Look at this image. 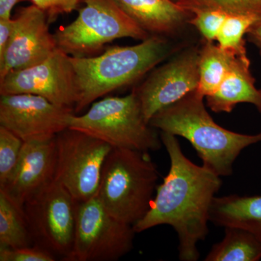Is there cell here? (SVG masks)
Here are the masks:
<instances>
[{
	"mask_svg": "<svg viewBox=\"0 0 261 261\" xmlns=\"http://www.w3.org/2000/svg\"><path fill=\"white\" fill-rule=\"evenodd\" d=\"M224 229V238L212 246L204 260H261V242L253 233L237 226H226Z\"/></svg>",
	"mask_w": 261,
	"mask_h": 261,
	"instance_id": "cell-18",
	"label": "cell"
},
{
	"mask_svg": "<svg viewBox=\"0 0 261 261\" xmlns=\"http://www.w3.org/2000/svg\"><path fill=\"white\" fill-rule=\"evenodd\" d=\"M15 94L41 96L54 104L74 109L80 89L70 56L58 49L39 64L10 71L0 80V95Z\"/></svg>",
	"mask_w": 261,
	"mask_h": 261,
	"instance_id": "cell-10",
	"label": "cell"
},
{
	"mask_svg": "<svg viewBox=\"0 0 261 261\" xmlns=\"http://www.w3.org/2000/svg\"><path fill=\"white\" fill-rule=\"evenodd\" d=\"M15 27V19L0 18V58L9 46Z\"/></svg>",
	"mask_w": 261,
	"mask_h": 261,
	"instance_id": "cell-27",
	"label": "cell"
},
{
	"mask_svg": "<svg viewBox=\"0 0 261 261\" xmlns=\"http://www.w3.org/2000/svg\"><path fill=\"white\" fill-rule=\"evenodd\" d=\"M32 5L42 10L49 23L54 22L59 15L70 13L78 9L82 0H31Z\"/></svg>",
	"mask_w": 261,
	"mask_h": 261,
	"instance_id": "cell-26",
	"label": "cell"
},
{
	"mask_svg": "<svg viewBox=\"0 0 261 261\" xmlns=\"http://www.w3.org/2000/svg\"><path fill=\"white\" fill-rule=\"evenodd\" d=\"M54 180L77 202L97 195L105 161L113 149L109 144L81 130L68 128L56 137Z\"/></svg>",
	"mask_w": 261,
	"mask_h": 261,
	"instance_id": "cell-8",
	"label": "cell"
},
{
	"mask_svg": "<svg viewBox=\"0 0 261 261\" xmlns=\"http://www.w3.org/2000/svg\"><path fill=\"white\" fill-rule=\"evenodd\" d=\"M74 21L54 34L58 49L75 58L95 56L116 39L144 41L151 34L142 28L116 0H83Z\"/></svg>",
	"mask_w": 261,
	"mask_h": 261,
	"instance_id": "cell-6",
	"label": "cell"
},
{
	"mask_svg": "<svg viewBox=\"0 0 261 261\" xmlns=\"http://www.w3.org/2000/svg\"><path fill=\"white\" fill-rule=\"evenodd\" d=\"M173 1L176 2H176L178 1V0H173Z\"/></svg>",
	"mask_w": 261,
	"mask_h": 261,
	"instance_id": "cell-30",
	"label": "cell"
},
{
	"mask_svg": "<svg viewBox=\"0 0 261 261\" xmlns=\"http://www.w3.org/2000/svg\"><path fill=\"white\" fill-rule=\"evenodd\" d=\"M23 145L18 136L0 126V187L8 181L16 167Z\"/></svg>",
	"mask_w": 261,
	"mask_h": 261,
	"instance_id": "cell-23",
	"label": "cell"
},
{
	"mask_svg": "<svg viewBox=\"0 0 261 261\" xmlns=\"http://www.w3.org/2000/svg\"><path fill=\"white\" fill-rule=\"evenodd\" d=\"M159 178L149 152L113 148L105 161L97 195L115 219L134 226L150 208Z\"/></svg>",
	"mask_w": 261,
	"mask_h": 261,
	"instance_id": "cell-4",
	"label": "cell"
},
{
	"mask_svg": "<svg viewBox=\"0 0 261 261\" xmlns=\"http://www.w3.org/2000/svg\"><path fill=\"white\" fill-rule=\"evenodd\" d=\"M193 17L189 24L194 25L206 42H214L222 27L228 14L221 10H197L192 12Z\"/></svg>",
	"mask_w": 261,
	"mask_h": 261,
	"instance_id": "cell-24",
	"label": "cell"
},
{
	"mask_svg": "<svg viewBox=\"0 0 261 261\" xmlns=\"http://www.w3.org/2000/svg\"><path fill=\"white\" fill-rule=\"evenodd\" d=\"M32 241L23 209L0 190V247L29 246Z\"/></svg>",
	"mask_w": 261,
	"mask_h": 261,
	"instance_id": "cell-20",
	"label": "cell"
},
{
	"mask_svg": "<svg viewBox=\"0 0 261 261\" xmlns=\"http://www.w3.org/2000/svg\"><path fill=\"white\" fill-rule=\"evenodd\" d=\"M246 36L249 42L256 46L261 56V23L254 24Z\"/></svg>",
	"mask_w": 261,
	"mask_h": 261,
	"instance_id": "cell-28",
	"label": "cell"
},
{
	"mask_svg": "<svg viewBox=\"0 0 261 261\" xmlns=\"http://www.w3.org/2000/svg\"><path fill=\"white\" fill-rule=\"evenodd\" d=\"M56 137L42 142H24L16 167L8 181L0 187L21 208L29 199L54 180Z\"/></svg>",
	"mask_w": 261,
	"mask_h": 261,
	"instance_id": "cell-14",
	"label": "cell"
},
{
	"mask_svg": "<svg viewBox=\"0 0 261 261\" xmlns=\"http://www.w3.org/2000/svg\"><path fill=\"white\" fill-rule=\"evenodd\" d=\"M214 42H206L200 49L197 92L205 98L214 93L232 68L237 57Z\"/></svg>",
	"mask_w": 261,
	"mask_h": 261,
	"instance_id": "cell-19",
	"label": "cell"
},
{
	"mask_svg": "<svg viewBox=\"0 0 261 261\" xmlns=\"http://www.w3.org/2000/svg\"><path fill=\"white\" fill-rule=\"evenodd\" d=\"M136 231L108 212L97 195L76 205L73 247L67 261H115L134 247Z\"/></svg>",
	"mask_w": 261,
	"mask_h": 261,
	"instance_id": "cell-7",
	"label": "cell"
},
{
	"mask_svg": "<svg viewBox=\"0 0 261 261\" xmlns=\"http://www.w3.org/2000/svg\"><path fill=\"white\" fill-rule=\"evenodd\" d=\"M210 221L222 227L243 228L261 242V195L216 196L211 207Z\"/></svg>",
	"mask_w": 261,
	"mask_h": 261,
	"instance_id": "cell-17",
	"label": "cell"
},
{
	"mask_svg": "<svg viewBox=\"0 0 261 261\" xmlns=\"http://www.w3.org/2000/svg\"><path fill=\"white\" fill-rule=\"evenodd\" d=\"M200 49L187 48L171 61L152 70L143 84L134 90L147 123L163 108L197 90Z\"/></svg>",
	"mask_w": 261,
	"mask_h": 261,
	"instance_id": "cell-12",
	"label": "cell"
},
{
	"mask_svg": "<svg viewBox=\"0 0 261 261\" xmlns=\"http://www.w3.org/2000/svg\"><path fill=\"white\" fill-rule=\"evenodd\" d=\"M0 126L24 142L54 139L69 127L74 109L31 94L0 95Z\"/></svg>",
	"mask_w": 261,
	"mask_h": 261,
	"instance_id": "cell-11",
	"label": "cell"
},
{
	"mask_svg": "<svg viewBox=\"0 0 261 261\" xmlns=\"http://www.w3.org/2000/svg\"><path fill=\"white\" fill-rule=\"evenodd\" d=\"M77 203L61 184L53 180L23 206L33 241L65 260L73 247Z\"/></svg>",
	"mask_w": 261,
	"mask_h": 261,
	"instance_id": "cell-9",
	"label": "cell"
},
{
	"mask_svg": "<svg viewBox=\"0 0 261 261\" xmlns=\"http://www.w3.org/2000/svg\"><path fill=\"white\" fill-rule=\"evenodd\" d=\"M56 257L46 249L36 245L0 247V261H55Z\"/></svg>",
	"mask_w": 261,
	"mask_h": 261,
	"instance_id": "cell-25",
	"label": "cell"
},
{
	"mask_svg": "<svg viewBox=\"0 0 261 261\" xmlns=\"http://www.w3.org/2000/svg\"><path fill=\"white\" fill-rule=\"evenodd\" d=\"M14 33L4 56L0 58V80L13 70L42 63L58 49L49 30L45 13L35 5L19 10Z\"/></svg>",
	"mask_w": 261,
	"mask_h": 261,
	"instance_id": "cell-13",
	"label": "cell"
},
{
	"mask_svg": "<svg viewBox=\"0 0 261 261\" xmlns=\"http://www.w3.org/2000/svg\"><path fill=\"white\" fill-rule=\"evenodd\" d=\"M213 112L231 113L237 105H253L261 114V89L255 87L248 56H238L219 89L205 97Z\"/></svg>",
	"mask_w": 261,
	"mask_h": 261,
	"instance_id": "cell-16",
	"label": "cell"
},
{
	"mask_svg": "<svg viewBox=\"0 0 261 261\" xmlns=\"http://www.w3.org/2000/svg\"><path fill=\"white\" fill-rule=\"evenodd\" d=\"M204 99L197 90L191 92L154 114L149 124L186 139L203 166L221 177H227L232 174L233 163L242 151L261 142V132L244 135L220 126L206 110Z\"/></svg>",
	"mask_w": 261,
	"mask_h": 261,
	"instance_id": "cell-2",
	"label": "cell"
},
{
	"mask_svg": "<svg viewBox=\"0 0 261 261\" xmlns=\"http://www.w3.org/2000/svg\"><path fill=\"white\" fill-rule=\"evenodd\" d=\"M151 35L166 37L189 23L193 13L173 0H116Z\"/></svg>",
	"mask_w": 261,
	"mask_h": 261,
	"instance_id": "cell-15",
	"label": "cell"
},
{
	"mask_svg": "<svg viewBox=\"0 0 261 261\" xmlns=\"http://www.w3.org/2000/svg\"><path fill=\"white\" fill-rule=\"evenodd\" d=\"M173 50L166 37L151 35L140 44L109 47L97 56H70L80 89L75 113L106 94L141 80Z\"/></svg>",
	"mask_w": 261,
	"mask_h": 261,
	"instance_id": "cell-3",
	"label": "cell"
},
{
	"mask_svg": "<svg viewBox=\"0 0 261 261\" xmlns=\"http://www.w3.org/2000/svg\"><path fill=\"white\" fill-rule=\"evenodd\" d=\"M160 136L169 155V171L158 185L148 212L134 229L141 233L168 225L177 233L179 260L197 261V245L208 235L211 207L222 180L208 168L187 159L176 136L162 132Z\"/></svg>",
	"mask_w": 261,
	"mask_h": 261,
	"instance_id": "cell-1",
	"label": "cell"
},
{
	"mask_svg": "<svg viewBox=\"0 0 261 261\" xmlns=\"http://www.w3.org/2000/svg\"><path fill=\"white\" fill-rule=\"evenodd\" d=\"M255 19L245 15H228L218 34V45L237 56H247L245 36L254 24Z\"/></svg>",
	"mask_w": 261,
	"mask_h": 261,
	"instance_id": "cell-21",
	"label": "cell"
},
{
	"mask_svg": "<svg viewBox=\"0 0 261 261\" xmlns=\"http://www.w3.org/2000/svg\"><path fill=\"white\" fill-rule=\"evenodd\" d=\"M25 0H0V18H11V12L15 5Z\"/></svg>",
	"mask_w": 261,
	"mask_h": 261,
	"instance_id": "cell-29",
	"label": "cell"
},
{
	"mask_svg": "<svg viewBox=\"0 0 261 261\" xmlns=\"http://www.w3.org/2000/svg\"><path fill=\"white\" fill-rule=\"evenodd\" d=\"M176 3L191 13L197 10H218L228 15L250 17L261 23V0H178Z\"/></svg>",
	"mask_w": 261,
	"mask_h": 261,
	"instance_id": "cell-22",
	"label": "cell"
},
{
	"mask_svg": "<svg viewBox=\"0 0 261 261\" xmlns=\"http://www.w3.org/2000/svg\"><path fill=\"white\" fill-rule=\"evenodd\" d=\"M68 128L93 136L113 148L149 152L163 145L161 136L146 121L135 91L95 101L87 113L72 116Z\"/></svg>",
	"mask_w": 261,
	"mask_h": 261,
	"instance_id": "cell-5",
	"label": "cell"
}]
</instances>
